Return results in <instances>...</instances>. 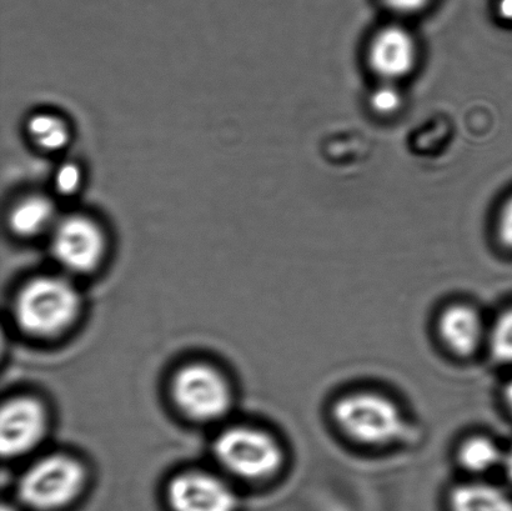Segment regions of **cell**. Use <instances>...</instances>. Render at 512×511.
I'll list each match as a JSON object with an SVG mask.
<instances>
[{
	"instance_id": "cell-5",
	"label": "cell",
	"mask_w": 512,
	"mask_h": 511,
	"mask_svg": "<svg viewBox=\"0 0 512 511\" xmlns=\"http://www.w3.org/2000/svg\"><path fill=\"white\" fill-rule=\"evenodd\" d=\"M174 403L180 412L198 422H213L227 414L232 404L227 379L208 364L179 369L172 383Z\"/></svg>"
},
{
	"instance_id": "cell-10",
	"label": "cell",
	"mask_w": 512,
	"mask_h": 511,
	"mask_svg": "<svg viewBox=\"0 0 512 511\" xmlns=\"http://www.w3.org/2000/svg\"><path fill=\"white\" fill-rule=\"evenodd\" d=\"M439 333L451 352L471 355L488 338L483 318L478 310L466 304H454L440 315Z\"/></svg>"
},
{
	"instance_id": "cell-18",
	"label": "cell",
	"mask_w": 512,
	"mask_h": 511,
	"mask_svg": "<svg viewBox=\"0 0 512 511\" xmlns=\"http://www.w3.org/2000/svg\"><path fill=\"white\" fill-rule=\"evenodd\" d=\"M501 242L512 249V198L506 203L499 224Z\"/></svg>"
},
{
	"instance_id": "cell-12",
	"label": "cell",
	"mask_w": 512,
	"mask_h": 511,
	"mask_svg": "<svg viewBox=\"0 0 512 511\" xmlns=\"http://www.w3.org/2000/svg\"><path fill=\"white\" fill-rule=\"evenodd\" d=\"M505 453L495 440L474 435L461 443L458 459L461 467L473 474H485L501 467Z\"/></svg>"
},
{
	"instance_id": "cell-6",
	"label": "cell",
	"mask_w": 512,
	"mask_h": 511,
	"mask_svg": "<svg viewBox=\"0 0 512 511\" xmlns=\"http://www.w3.org/2000/svg\"><path fill=\"white\" fill-rule=\"evenodd\" d=\"M55 259L69 272L89 273L102 262L105 238L97 223L85 217H69L53 233Z\"/></svg>"
},
{
	"instance_id": "cell-19",
	"label": "cell",
	"mask_w": 512,
	"mask_h": 511,
	"mask_svg": "<svg viewBox=\"0 0 512 511\" xmlns=\"http://www.w3.org/2000/svg\"><path fill=\"white\" fill-rule=\"evenodd\" d=\"M430 0H385V3L395 12L413 13L423 9Z\"/></svg>"
},
{
	"instance_id": "cell-17",
	"label": "cell",
	"mask_w": 512,
	"mask_h": 511,
	"mask_svg": "<svg viewBox=\"0 0 512 511\" xmlns=\"http://www.w3.org/2000/svg\"><path fill=\"white\" fill-rule=\"evenodd\" d=\"M55 184L60 193L73 194L77 192L80 185V172L73 164L64 165L59 169Z\"/></svg>"
},
{
	"instance_id": "cell-22",
	"label": "cell",
	"mask_w": 512,
	"mask_h": 511,
	"mask_svg": "<svg viewBox=\"0 0 512 511\" xmlns=\"http://www.w3.org/2000/svg\"><path fill=\"white\" fill-rule=\"evenodd\" d=\"M505 402L506 405H508L510 412L512 413V379L510 380L509 384L506 385Z\"/></svg>"
},
{
	"instance_id": "cell-16",
	"label": "cell",
	"mask_w": 512,
	"mask_h": 511,
	"mask_svg": "<svg viewBox=\"0 0 512 511\" xmlns=\"http://www.w3.org/2000/svg\"><path fill=\"white\" fill-rule=\"evenodd\" d=\"M403 98L398 89L391 84L381 85L371 94V107L380 114H393L400 108Z\"/></svg>"
},
{
	"instance_id": "cell-20",
	"label": "cell",
	"mask_w": 512,
	"mask_h": 511,
	"mask_svg": "<svg viewBox=\"0 0 512 511\" xmlns=\"http://www.w3.org/2000/svg\"><path fill=\"white\" fill-rule=\"evenodd\" d=\"M499 14L504 20L512 22V0H500Z\"/></svg>"
},
{
	"instance_id": "cell-8",
	"label": "cell",
	"mask_w": 512,
	"mask_h": 511,
	"mask_svg": "<svg viewBox=\"0 0 512 511\" xmlns=\"http://www.w3.org/2000/svg\"><path fill=\"white\" fill-rule=\"evenodd\" d=\"M47 414L33 398L20 397L4 404L0 415V449L3 457L17 458L30 452L43 439Z\"/></svg>"
},
{
	"instance_id": "cell-3",
	"label": "cell",
	"mask_w": 512,
	"mask_h": 511,
	"mask_svg": "<svg viewBox=\"0 0 512 511\" xmlns=\"http://www.w3.org/2000/svg\"><path fill=\"white\" fill-rule=\"evenodd\" d=\"M85 470L77 459L49 455L30 465L17 484L20 503L33 511L67 508L83 492Z\"/></svg>"
},
{
	"instance_id": "cell-9",
	"label": "cell",
	"mask_w": 512,
	"mask_h": 511,
	"mask_svg": "<svg viewBox=\"0 0 512 511\" xmlns=\"http://www.w3.org/2000/svg\"><path fill=\"white\" fill-rule=\"evenodd\" d=\"M369 59L374 72L380 77L389 82L403 78L414 68L416 60L414 39L403 28H385L371 43Z\"/></svg>"
},
{
	"instance_id": "cell-11",
	"label": "cell",
	"mask_w": 512,
	"mask_h": 511,
	"mask_svg": "<svg viewBox=\"0 0 512 511\" xmlns=\"http://www.w3.org/2000/svg\"><path fill=\"white\" fill-rule=\"evenodd\" d=\"M450 508L451 511H512V498L496 485L470 482L453 490Z\"/></svg>"
},
{
	"instance_id": "cell-2",
	"label": "cell",
	"mask_w": 512,
	"mask_h": 511,
	"mask_svg": "<svg viewBox=\"0 0 512 511\" xmlns=\"http://www.w3.org/2000/svg\"><path fill=\"white\" fill-rule=\"evenodd\" d=\"M333 418L346 437L373 447L393 443L405 429L404 415L398 404L368 390L345 394L336 400Z\"/></svg>"
},
{
	"instance_id": "cell-4",
	"label": "cell",
	"mask_w": 512,
	"mask_h": 511,
	"mask_svg": "<svg viewBox=\"0 0 512 511\" xmlns=\"http://www.w3.org/2000/svg\"><path fill=\"white\" fill-rule=\"evenodd\" d=\"M214 455L225 470L244 480L268 479L278 473L284 454L278 440L264 430L233 427L219 434Z\"/></svg>"
},
{
	"instance_id": "cell-21",
	"label": "cell",
	"mask_w": 512,
	"mask_h": 511,
	"mask_svg": "<svg viewBox=\"0 0 512 511\" xmlns=\"http://www.w3.org/2000/svg\"><path fill=\"white\" fill-rule=\"evenodd\" d=\"M501 468L504 469L506 478L509 479V482L512 485V448L505 453L503 465Z\"/></svg>"
},
{
	"instance_id": "cell-23",
	"label": "cell",
	"mask_w": 512,
	"mask_h": 511,
	"mask_svg": "<svg viewBox=\"0 0 512 511\" xmlns=\"http://www.w3.org/2000/svg\"><path fill=\"white\" fill-rule=\"evenodd\" d=\"M0 511H18V510L15 509L14 507H12V505L3 504L2 510H0Z\"/></svg>"
},
{
	"instance_id": "cell-14",
	"label": "cell",
	"mask_w": 512,
	"mask_h": 511,
	"mask_svg": "<svg viewBox=\"0 0 512 511\" xmlns=\"http://www.w3.org/2000/svg\"><path fill=\"white\" fill-rule=\"evenodd\" d=\"M28 132L38 147L49 152L64 148L69 140L67 124L50 114H39L30 119Z\"/></svg>"
},
{
	"instance_id": "cell-13",
	"label": "cell",
	"mask_w": 512,
	"mask_h": 511,
	"mask_svg": "<svg viewBox=\"0 0 512 511\" xmlns=\"http://www.w3.org/2000/svg\"><path fill=\"white\" fill-rule=\"evenodd\" d=\"M54 208L48 199L32 197L23 200L10 214V227L22 237H33L44 232L53 222Z\"/></svg>"
},
{
	"instance_id": "cell-1",
	"label": "cell",
	"mask_w": 512,
	"mask_h": 511,
	"mask_svg": "<svg viewBox=\"0 0 512 511\" xmlns=\"http://www.w3.org/2000/svg\"><path fill=\"white\" fill-rule=\"evenodd\" d=\"M78 290L67 279L39 277L20 290L14 304L20 328L35 337H53L67 330L78 318Z\"/></svg>"
},
{
	"instance_id": "cell-15",
	"label": "cell",
	"mask_w": 512,
	"mask_h": 511,
	"mask_svg": "<svg viewBox=\"0 0 512 511\" xmlns=\"http://www.w3.org/2000/svg\"><path fill=\"white\" fill-rule=\"evenodd\" d=\"M488 339L494 357L501 363L512 364V308L495 320Z\"/></svg>"
},
{
	"instance_id": "cell-7",
	"label": "cell",
	"mask_w": 512,
	"mask_h": 511,
	"mask_svg": "<svg viewBox=\"0 0 512 511\" xmlns=\"http://www.w3.org/2000/svg\"><path fill=\"white\" fill-rule=\"evenodd\" d=\"M170 511H237L238 499L223 479L202 470H189L168 484Z\"/></svg>"
}]
</instances>
